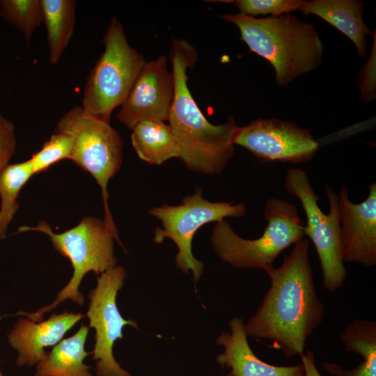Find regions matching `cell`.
<instances>
[{"label":"cell","instance_id":"obj_21","mask_svg":"<svg viewBox=\"0 0 376 376\" xmlns=\"http://www.w3.org/2000/svg\"><path fill=\"white\" fill-rule=\"evenodd\" d=\"M0 16L17 29L29 45L34 31L43 22L42 1L0 0Z\"/></svg>","mask_w":376,"mask_h":376},{"label":"cell","instance_id":"obj_18","mask_svg":"<svg viewBox=\"0 0 376 376\" xmlns=\"http://www.w3.org/2000/svg\"><path fill=\"white\" fill-rule=\"evenodd\" d=\"M132 130V145L144 162L160 165L171 158L180 157V146L169 124L144 120L137 123Z\"/></svg>","mask_w":376,"mask_h":376},{"label":"cell","instance_id":"obj_11","mask_svg":"<svg viewBox=\"0 0 376 376\" xmlns=\"http://www.w3.org/2000/svg\"><path fill=\"white\" fill-rule=\"evenodd\" d=\"M233 143L258 158L292 164L311 160L319 148L308 129L278 118H258L237 127Z\"/></svg>","mask_w":376,"mask_h":376},{"label":"cell","instance_id":"obj_22","mask_svg":"<svg viewBox=\"0 0 376 376\" xmlns=\"http://www.w3.org/2000/svg\"><path fill=\"white\" fill-rule=\"evenodd\" d=\"M340 340L347 352L359 354L363 361L376 363V322L355 320L344 328Z\"/></svg>","mask_w":376,"mask_h":376},{"label":"cell","instance_id":"obj_1","mask_svg":"<svg viewBox=\"0 0 376 376\" xmlns=\"http://www.w3.org/2000/svg\"><path fill=\"white\" fill-rule=\"evenodd\" d=\"M265 271L270 286L244 324L246 336L272 340L287 357L301 356L324 313L315 289L308 238L293 245L280 267L272 265Z\"/></svg>","mask_w":376,"mask_h":376},{"label":"cell","instance_id":"obj_19","mask_svg":"<svg viewBox=\"0 0 376 376\" xmlns=\"http://www.w3.org/2000/svg\"><path fill=\"white\" fill-rule=\"evenodd\" d=\"M49 47L48 60L57 64L74 34L77 3L75 0H41Z\"/></svg>","mask_w":376,"mask_h":376},{"label":"cell","instance_id":"obj_29","mask_svg":"<svg viewBox=\"0 0 376 376\" xmlns=\"http://www.w3.org/2000/svg\"><path fill=\"white\" fill-rule=\"evenodd\" d=\"M225 376H233L232 374L230 373H228V375H225Z\"/></svg>","mask_w":376,"mask_h":376},{"label":"cell","instance_id":"obj_23","mask_svg":"<svg viewBox=\"0 0 376 376\" xmlns=\"http://www.w3.org/2000/svg\"><path fill=\"white\" fill-rule=\"evenodd\" d=\"M73 146V140L70 136L54 132L42 148L29 159L33 174L45 172L51 166L61 160H70Z\"/></svg>","mask_w":376,"mask_h":376},{"label":"cell","instance_id":"obj_7","mask_svg":"<svg viewBox=\"0 0 376 376\" xmlns=\"http://www.w3.org/2000/svg\"><path fill=\"white\" fill-rule=\"evenodd\" d=\"M54 132L70 136L73 151L70 158L77 166L88 172L101 189L104 221L117 243L123 246L110 212L107 185L123 163V141L109 123L100 120L81 107L75 106L58 120Z\"/></svg>","mask_w":376,"mask_h":376},{"label":"cell","instance_id":"obj_5","mask_svg":"<svg viewBox=\"0 0 376 376\" xmlns=\"http://www.w3.org/2000/svg\"><path fill=\"white\" fill-rule=\"evenodd\" d=\"M264 218L265 230L254 240L239 236L224 219L216 222L211 243L217 256L235 268L265 270L283 251L306 237L304 223L292 203L278 198L268 199Z\"/></svg>","mask_w":376,"mask_h":376},{"label":"cell","instance_id":"obj_2","mask_svg":"<svg viewBox=\"0 0 376 376\" xmlns=\"http://www.w3.org/2000/svg\"><path fill=\"white\" fill-rule=\"evenodd\" d=\"M174 94L168 121L180 146V157L189 170L219 174L234 154L237 125L233 116L222 124L210 123L188 87V70L198 59L196 49L184 39L173 38L169 54Z\"/></svg>","mask_w":376,"mask_h":376},{"label":"cell","instance_id":"obj_8","mask_svg":"<svg viewBox=\"0 0 376 376\" xmlns=\"http://www.w3.org/2000/svg\"><path fill=\"white\" fill-rule=\"evenodd\" d=\"M284 185L288 193L297 197L302 206L306 217L305 235L311 240L317 251L322 286L334 292L343 285L347 278L340 243L337 194L331 187L325 186L329 212L324 214L318 205L320 197L304 170L290 168Z\"/></svg>","mask_w":376,"mask_h":376},{"label":"cell","instance_id":"obj_17","mask_svg":"<svg viewBox=\"0 0 376 376\" xmlns=\"http://www.w3.org/2000/svg\"><path fill=\"white\" fill-rule=\"evenodd\" d=\"M88 327L81 326L71 337L61 340L37 364L35 376H93L84 360Z\"/></svg>","mask_w":376,"mask_h":376},{"label":"cell","instance_id":"obj_13","mask_svg":"<svg viewBox=\"0 0 376 376\" xmlns=\"http://www.w3.org/2000/svg\"><path fill=\"white\" fill-rule=\"evenodd\" d=\"M348 193L342 186L337 194L343 259L372 267L376 265V183L369 185L368 196L361 203L352 202Z\"/></svg>","mask_w":376,"mask_h":376},{"label":"cell","instance_id":"obj_16","mask_svg":"<svg viewBox=\"0 0 376 376\" xmlns=\"http://www.w3.org/2000/svg\"><path fill=\"white\" fill-rule=\"evenodd\" d=\"M365 3L357 0H311L300 8L305 15H316L334 26L354 45L359 57L367 53V36L373 32L363 19Z\"/></svg>","mask_w":376,"mask_h":376},{"label":"cell","instance_id":"obj_4","mask_svg":"<svg viewBox=\"0 0 376 376\" xmlns=\"http://www.w3.org/2000/svg\"><path fill=\"white\" fill-rule=\"evenodd\" d=\"M19 231H37L47 235L54 248L70 260L73 274L52 304L34 313L19 311L15 315H25L38 322L42 320L45 313L67 299L82 306L84 297L79 289L84 276L90 272L99 276L116 266L117 259L113 253L116 238L104 220L95 217H85L77 226L60 233H54L45 221H40L36 226H22Z\"/></svg>","mask_w":376,"mask_h":376},{"label":"cell","instance_id":"obj_30","mask_svg":"<svg viewBox=\"0 0 376 376\" xmlns=\"http://www.w3.org/2000/svg\"><path fill=\"white\" fill-rule=\"evenodd\" d=\"M0 376H3V374H2L1 371V370H0Z\"/></svg>","mask_w":376,"mask_h":376},{"label":"cell","instance_id":"obj_14","mask_svg":"<svg viewBox=\"0 0 376 376\" xmlns=\"http://www.w3.org/2000/svg\"><path fill=\"white\" fill-rule=\"evenodd\" d=\"M84 317L80 313L65 311L60 314L53 313L47 320L38 322L20 318L7 335L10 346L18 353L16 364H38L47 354L44 348L58 344Z\"/></svg>","mask_w":376,"mask_h":376},{"label":"cell","instance_id":"obj_10","mask_svg":"<svg viewBox=\"0 0 376 376\" xmlns=\"http://www.w3.org/2000/svg\"><path fill=\"white\" fill-rule=\"evenodd\" d=\"M125 278V269L116 265L97 276V285L88 294L86 316L89 327L95 331L92 353L97 376H132L121 368L113 354L115 342L123 338V327H138L136 321L125 320L117 307V294Z\"/></svg>","mask_w":376,"mask_h":376},{"label":"cell","instance_id":"obj_28","mask_svg":"<svg viewBox=\"0 0 376 376\" xmlns=\"http://www.w3.org/2000/svg\"><path fill=\"white\" fill-rule=\"evenodd\" d=\"M300 357L301 363L304 366V376H322L316 366L313 352L308 350Z\"/></svg>","mask_w":376,"mask_h":376},{"label":"cell","instance_id":"obj_24","mask_svg":"<svg viewBox=\"0 0 376 376\" xmlns=\"http://www.w3.org/2000/svg\"><path fill=\"white\" fill-rule=\"evenodd\" d=\"M306 0H237L240 13L256 17L260 15L279 16L299 10Z\"/></svg>","mask_w":376,"mask_h":376},{"label":"cell","instance_id":"obj_3","mask_svg":"<svg viewBox=\"0 0 376 376\" xmlns=\"http://www.w3.org/2000/svg\"><path fill=\"white\" fill-rule=\"evenodd\" d=\"M219 17L235 24L249 50L271 64L280 87L316 69L322 61L324 45L317 29L293 15L258 18L239 13Z\"/></svg>","mask_w":376,"mask_h":376},{"label":"cell","instance_id":"obj_12","mask_svg":"<svg viewBox=\"0 0 376 376\" xmlns=\"http://www.w3.org/2000/svg\"><path fill=\"white\" fill-rule=\"evenodd\" d=\"M174 94V79L168 58L160 55L146 62L117 113V120L130 130L144 120H168Z\"/></svg>","mask_w":376,"mask_h":376},{"label":"cell","instance_id":"obj_27","mask_svg":"<svg viewBox=\"0 0 376 376\" xmlns=\"http://www.w3.org/2000/svg\"><path fill=\"white\" fill-rule=\"evenodd\" d=\"M322 366L333 376H376V363L361 361L356 368L345 369L342 366L324 361Z\"/></svg>","mask_w":376,"mask_h":376},{"label":"cell","instance_id":"obj_26","mask_svg":"<svg viewBox=\"0 0 376 376\" xmlns=\"http://www.w3.org/2000/svg\"><path fill=\"white\" fill-rule=\"evenodd\" d=\"M16 148L15 125L0 114V173L8 164Z\"/></svg>","mask_w":376,"mask_h":376},{"label":"cell","instance_id":"obj_15","mask_svg":"<svg viewBox=\"0 0 376 376\" xmlns=\"http://www.w3.org/2000/svg\"><path fill=\"white\" fill-rule=\"evenodd\" d=\"M230 331H222L216 342L224 352L216 357L221 368H230L233 376H304L301 363L295 366H278L260 359L247 340L244 323L239 318L229 322Z\"/></svg>","mask_w":376,"mask_h":376},{"label":"cell","instance_id":"obj_25","mask_svg":"<svg viewBox=\"0 0 376 376\" xmlns=\"http://www.w3.org/2000/svg\"><path fill=\"white\" fill-rule=\"evenodd\" d=\"M370 55L363 65L359 76L358 86L361 99L370 104L376 99V32L373 34Z\"/></svg>","mask_w":376,"mask_h":376},{"label":"cell","instance_id":"obj_20","mask_svg":"<svg viewBox=\"0 0 376 376\" xmlns=\"http://www.w3.org/2000/svg\"><path fill=\"white\" fill-rule=\"evenodd\" d=\"M28 160L8 164L0 173V240L6 236L9 224L19 208L20 191L33 175Z\"/></svg>","mask_w":376,"mask_h":376},{"label":"cell","instance_id":"obj_6","mask_svg":"<svg viewBox=\"0 0 376 376\" xmlns=\"http://www.w3.org/2000/svg\"><path fill=\"white\" fill-rule=\"evenodd\" d=\"M102 43L104 50L86 79L81 107L109 123L113 111L123 104L146 61L130 45L116 17L111 18Z\"/></svg>","mask_w":376,"mask_h":376},{"label":"cell","instance_id":"obj_9","mask_svg":"<svg viewBox=\"0 0 376 376\" xmlns=\"http://www.w3.org/2000/svg\"><path fill=\"white\" fill-rule=\"evenodd\" d=\"M161 221L162 228H156L153 240L162 243L172 240L178 248L175 265L182 272H191L195 284L203 272V263L197 260L191 251V243L197 230L210 222H217L226 217L240 218L244 215L246 207L242 203L211 202L202 196L198 187L191 196L185 197L178 205L164 204L148 210Z\"/></svg>","mask_w":376,"mask_h":376}]
</instances>
